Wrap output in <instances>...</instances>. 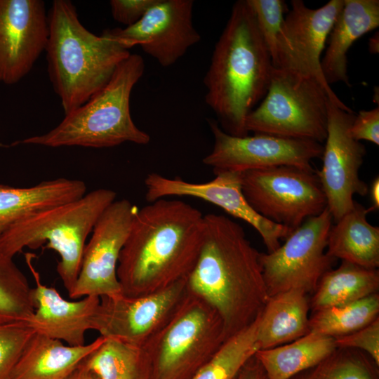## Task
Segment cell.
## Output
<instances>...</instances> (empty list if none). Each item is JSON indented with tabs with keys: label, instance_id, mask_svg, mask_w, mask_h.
Instances as JSON below:
<instances>
[{
	"label": "cell",
	"instance_id": "obj_10",
	"mask_svg": "<svg viewBox=\"0 0 379 379\" xmlns=\"http://www.w3.org/2000/svg\"><path fill=\"white\" fill-rule=\"evenodd\" d=\"M333 218L326 208L307 219L270 253H260L259 260L269 298L291 289L313 293L321 277L336 259L326 251Z\"/></svg>",
	"mask_w": 379,
	"mask_h": 379
},
{
	"label": "cell",
	"instance_id": "obj_30",
	"mask_svg": "<svg viewBox=\"0 0 379 379\" xmlns=\"http://www.w3.org/2000/svg\"><path fill=\"white\" fill-rule=\"evenodd\" d=\"M257 319L228 339L214 357L191 379H233L259 350Z\"/></svg>",
	"mask_w": 379,
	"mask_h": 379
},
{
	"label": "cell",
	"instance_id": "obj_16",
	"mask_svg": "<svg viewBox=\"0 0 379 379\" xmlns=\"http://www.w3.org/2000/svg\"><path fill=\"white\" fill-rule=\"evenodd\" d=\"M192 0H158L135 25L103 34L127 49L139 45L164 67L174 65L201 35L192 22Z\"/></svg>",
	"mask_w": 379,
	"mask_h": 379
},
{
	"label": "cell",
	"instance_id": "obj_3",
	"mask_svg": "<svg viewBox=\"0 0 379 379\" xmlns=\"http://www.w3.org/2000/svg\"><path fill=\"white\" fill-rule=\"evenodd\" d=\"M273 65L246 0L236 1L204 79L205 101L225 133L248 135L246 119L265 97Z\"/></svg>",
	"mask_w": 379,
	"mask_h": 379
},
{
	"label": "cell",
	"instance_id": "obj_6",
	"mask_svg": "<svg viewBox=\"0 0 379 379\" xmlns=\"http://www.w3.org/2000/svg\"><path fill=\"white\" fill-rule=\"evenodd\" d=\"M116 197L112 190L97 189L36 213L0 234V251L13 258L25 247L36 248L47 242L46 248L60 255L56 270L69 295L79 274L86 239Z\"/></svg>",
	"mask_w": 379,
	"mask_h": 379
},
{
	"label": "cell",
	"instance_id": "obj_14",
	"mask_svg": "<svg viewBox=\"0 0 379 379\" xmlns=\"http://www.w3.org/2000/svg\"><path fill=\"white\" fill-rule=\"evenodd\" d=\"M138 208L127 199L114 201L97 220L86 244L72 298L122 294L117 277L121 251Z\"/></svg>",
	"mask_w": 379,
	"mask_h": 379
},
{
	"label": "cell",
	"instance_id": "obj_23",
	"mask_svg": "<svg viewBox=\"0 0 379 379\" xmlns=\"http://www.w3.org/2000/svg\"><path fill=\"white\" fill-rule=\"evenodd\" d=\"M310 299L302 290L291 289L270 296L258 320L259 350L275 347L307 334Z\"/></svg>",
	"mask_w": 379,
	"mask_h": 379
},
{
	"label": "cell",
	"instance_id": "obj_36",
	"mask_svg": "<svg viewBox=\"0 0 379 379\" xmlns=\"http://www.w3.org/2000/svg\"><path fill=\"white\" fill-rule=\"evenodd\" d=\"M350 134L357 141L366 140L379 145V107L361 110L355 114Z\"/></svg>",
	"mask_w": 379,
	"mask_h": 379
},
{
	"label": "cell",
	"instance_id": "obj_33",
	"mask_svg": "<svg viewBox=\"0 0 379 379\" xmlns=\"http://www.w3.org/2000/svg\"><path fill=\"white\" fill-rule=\"evenodd\" d=\"M35 333L27 324L0 325V379H9L25 347Z\"/></svg>",
	"mask_w": 379,
	"mask_h": 379
},
{
	"label": "cell",
	"instance_id": "obj_32",
	"mask_svg": "<svg viewBox=\"0 0 379 379\" xmlns=\"http://www.w3.org/2000/svg\"><path fill=\"white\" fill-rule=\"evenodd\" d=\"M257 26L270 54L272 65L277 62L284 13L287 6L283 0H246Z\"/></svg>",
	"mask_w": 379,
	"mask_h": 379
},
{
	"label": "cell",
	"instance_id": "obj_27",
	"mask_svg": "<svg viewBox=\"0 0 379 379\" xmlns=\"http://www.w3.org/2000/svg\"><path fill=\"white\" fill-rule=\"evenodd\" d=\"M84 363L100 379H149V366L142 346L105 338Z\"/></svg>",
	"mask_w": 379,
	"mask_h": 379
},
{
	"label": "cell",
	"instance_id": "obj_37",
	"mask_svg": "<svg viewBox=\"0 0 379 379\" xmlns=\"http://www.w3.org/2000/svg\"><path fill=\"white\" fill-rule=\"evenodd\" d=\"M233 379H267V377L262 366L253 355Z\"/></svg>",
	"mask_w": 379,
	"mask_h": 379
},
{
	"label": "cell",
	"instance_id": "obj_24",
	"mask_svg": "<svg viewBox=\"0 0 379 379\" xmlns=\"http://www.w3.org/2000/svg\"><path fill=\"white\" fill-rule=\"evenodd\" d=\"M368 208L355 201L353 208L332 225L327 237L329 256L366 268H378L379 228L368 222Z\"/></svg>",
	"mask_w": 379,
	"mask_h": 379
},
{
	"label": "cell",
	"instance_id": "obj_17",
	"mask_svg": "<svg viewBox=\"0 0 379 379\" xmlns=\"http://www.w3.org/2000/svg\"><path fill=\"white\" fill-rule=\"evenodd\" d=\"M215 173V178L211 181L191 182L151 173L145 180L146 199L153 202L171 196L201 199L251 225L260 235L267 253L279 248L280 240L285 239L292 231L267 220L252 208L242 192L241 173L218 171Z\"/></svg>",
	"mask_w": 379,
	"mask_h": 379
},
{
	"label": "cell",
	"instance_id": "obj_39",
	"mask_svg": "<svg viewBox=\"0 0 379 379\" xmlns=\"http://www.w3.org/2000/svg\"><path fill=\"white\" fill-rule=\"evenodd\" d=\"M370 199L371 201V207L368 208V212L373 210L379 208V178L375 177L371 182L370 188H368Z\"/></svg>",
	"mask_w": 379,
	"mask_h": 379
},
{
	"label": "cell",
	"instance_id": "obj_29",
	"mask_svg": "<svg viewBox=\"0 0 379 379\" xmlns=\"http://www.w3.org/2000/svg\"><path fill=\"white\" fill-rule=\"evenodd\" d=\"M34 310L33 288L13 258L0 251V325L27 324Z\"/></svg>",
	"mask_w": 379,
	"mask_h": 379
},
{
	"label": "cell",
	"instance_id": "obj_34",
	"mask_svg": "<svg viewBox=\"0 0 379 379\" xmlns=\"http://www.w3.org/2000/svg\"><path fill=\"white\" fill-rule=\"evenodd\" d=\"M337 347L353 348L367 354L379 366V317L350 334L334 338Z\"/></svg>",
	"mask_w": 379,
	"mask_h": 379
},
{
	"label": "cell",
	"instance_id": "obj_2",
	"mask_svg": "<svg viewBox=\"0 0 379 379\" xmlns=\"http://www.w3.org/2000/svg\"><path fill=\"white\" fill-rule=\"evenodd\" d=\"M259 255L239 224L222 215H204L202 244L187 286L218 312L226 341L255 322L269 299Z\"/></svg>",
	"mask_w": 379,
	"mask_h": 379
},
{
	"label": "cell",
	"instance_id": "obj_4",
	"mask_svg": "<svg viewBox=\"0 0 379 379\" xmlns=\"http://www.w3.org/2000/svg\"><path fill=\"white\" fill-rule=\"evenodd\" d=\"M48 21V73L66 115L105 86L131 53L106 34L86 29L69 0H54Z\"/></svg>",
	"mask_w": 379,
	"mask_h": 379
},
{
	"label": "cell",
	"instance_id": "obj_20",
	"mask_svg": "<svg viewBox=\"0 0 379 379\" xmlns=\"http://www.w3.org/2000/svg\"><path fill=\"white\" fill-rule=\"evenodd\" d=\"M378 26V0H344L321 60L322 74L329 86L341 82L351 86L347 74L348 51L358 39Z\"/></svg>",
	"mask_w": 379,
	"mask_h": 379
},
{
	"label": "cell",
	"instance_id": "obj_38",
	"mask_svg": "<svg viewBox=\"0 0 379 379\" xmlns=\"http://www.w3.org/2000/svg\"><path fill=\"white\" fill-rule=\"evenodd\" d=\"M84 361V360H83ZM65 379H100L82 361Z\"/></svg>",
	"mask_w": 379,
	"mask_h": 379
},
{
	"label": "cell",
	"instance_id": "obj_12",
	"mask_svg": "<svg viewBox=\"0 0 379 379\" xmlns=\"http://www.w3.org/2000/svg\"><path fill=\"white\" fill-rule=\"evenodd\" d=\"M208 124L214 145L203 162L214 171L242 173L278 166L314 171L312 160L323 154L324 146L315 141L260 133L237 137L223 131L215 120H208Z\"/></svg>",
	"mask_w": 379,
	"mask_h": 379
},
{
	"label": "cell",
	"instance_id": "obj_7",
	"mask_svg": "<svg viewBox=\"0 0 379 379\" xmlns=\"http://www.w3.org/2000/svg\"><path fill=\"white\" fill-rule=\"evenodd\" d=\"M225 342L218 312L188 291L172 317L142 346L149 379H191Z\"/></svg>",
	"mask_w": 379,
	"mask_h": 379
},
{
	"label": "cell",
	"instance_id": "obj_13",
	"mask_svg": "<svg viewBox=\"0 0 379 379\" xmlns=\"http://www.w3.org/2000/svg\"><path fill=\"white\" fill-rule=\"evenodd\" d=\"M344 0H331L317 8L307 7L302 0H293L284 17L278 46L276 68L293 70L317 79L326 89L330 101L353 112L337 96L322 74L321 55Z\"/></svg>",
	"mask_w": 379,
	"mask_h": 379
},
{
	"label": "cell",
	"instance_id": "obj_19",
	"mask_svg": "<svg viewBox=\"0 0 379 379\" xmlns=\"http://www.w3.org/2000/svg\"><path fill=\"white\" fill-rule=\"evenodd\" d=\"M25 257L35 282V310L28 326L35 333L65 341L68 345H84L86 332L93 329L100 298L86 296L77 301L65 300L55 288L41 281L32 262L35 255L27 253Z\"/></svg>",
	"mask_w": 379,
	"mask_h": 379
},
{
	"label": "cell",
	"instance_id": "obj_5",
	"mask_svg": "<svg viewBox=\"0 0 379 379\" xmlns=\"http://www.w3.org/2000/svg\"><path fill=\"white\" fill-rule=\"evenodd\" d=\"M145 67L142 57L131 53L118 65L105 86L84 105L65 115L57 126L11 145L102 148L126 142L148 144L150 136L134 124L130 112L131 94Z\"/></svg>",
	"mask_w": 379,
	"mask_h": 379
},
{
	"label": "cell",
	"instance_id": "obj_11",
	"mask_svg": "<svg viewBox=\"0 0 379 379\" xmlns=\"http://www.w3.org/2000/svg\"><path fill=\"white\" fill-rule=\"evenodd\" d=\"M354 117V112L345 111L328 100L323 164L316 174L335 222L353 208L355 194L364 197L368 193V185L359 177L366 147L350 134Z\"/></svg>",
	"mask_w": 379,
	"mask_h": 379
},
{
	"label": "cell",
	"instance_id": "obj_22",
	"mask_svg": "<svg viewBox=\"0 0 379 379\" xmlns=\"http://www.w3.org/2000/svg\"><path fill=\"white\" fill-rule=\"evenodd\" d=\"M86 193L84 182L65 178L28 187L0 184V234L36 213L78 199Z\"/></svg>",
	"mask_w": 379,
	"mask_h": 379
},
{
	"label": "cell",
	"instance_id": "obj_28",
	"mask_svg": "<svg viewBox=\"0 0 379 379\" xmlns=\"http://www.w3.org/2000/svg\"><path fill=\"white\" fill-rule=\"evenodd\" d=\"M379 295L374 293L357 301L313 312L309 332L333 338L353 333L378 317Z\"/></svg>",
	"mask_w": 379,
	"mask_h": 379
},
{
	"label": "cell",
	"instance_id": "obj_31",
	"mask_svg": "<svg viewBox=\"0 0 379 379\" xmlns=\"http://www.w3.org/2000/svg\"><path fill=\"white\" fill-rule=\"evenodd\" d=\"M378 367L359 350L337 347L316 366L289 379H379Z\"/></svg>",
	"mask_w": 379,
	"mask_h": 379
},
{
	"label": "cell",
	"instance_id": "obj_35",
	"mask_svg": "<svg viewBox=\"0 0 379 379\" xmlns=\"http://www.w3.org/2000/svg\"><path fill=\"white\" fill-rule=\"evenodd\" d=\"M158 0H111L109 1L112 18L126 26L137 23Z\"/></svg>",
	"mask_w": 379,
	"mask_h": 379
},
{
	"label": "cell",
	"instance_id": "obj_25",
	"mask_svg": "<svg viewBox=\"0 0 379 379\" xmlns=\"http://www.w3.org/2000/svg\"><path fill=\"white\" fill-rule=\"evenodd\" d=\"M336 348L334 338L309 332L287 344L258 350L254 355L264 369L267 379H289L316 366Z\"/></svg>",
	"mask_w": 379,
	"mask_h": 379
},
{
	"label": "cell",
	"instance_id": "obj_1",
	"mask_svg": "<svg viewBox=\"0 0 379 379\" xmlns=\"http://www.w3.org/2000/svg\"><path fill=\"white\" fill-rule=\"evenodd\" d=\"M204 229L201 212L180 200L163 198L138 209L117 266L122 294L144 296L186 279L198 258Z\"/></svg>",
	"mask_w": 379,
	"mask_h": 379
},
{
	"label": "cell",
	"instance_id": "obj_9",
	"mask_svg": "<svg viewBox=\"0 0 379 379\" xmlns=\"http://www.w3.org/2000/svg\"><path fill=\"white\" fill-rule=\"evenodd\" d=\"M243 194L252 208L291 231L327 207L315 171L278 166L241 173Z\"/></svg>",
	"mask_w": 379,
	"mask_h": 379
},
{
	"label": "cell",
	"instance_id": "obj_15",
	"mask_svg": "<svg viewBox=\"0 0 379 379\" xmlns=\"http://www.w3.org/2000/svg\"><path fill=\"white\" fill-rule=\"evenodd\" d=\"M188 291L186 279L144 296L101 297L93 330L105 338L143 346L172 317Z\"/></svg>",
	"mask_w": 379,
	"mask_h": 379
},
{
	"label": "cell",
	"instance_id": "obj_21",
	"mask_svg": "<svg viewBox=\"0 0 379 379\" xmlns=\"http://www.w3.org/2000/svg\"><path fill=\"white\" fill-rule=\"evenodd\" d=\"M105 338L79 346L35 333L25 347L9 379H65Z\"/></svg>",
	"mask_w": 379,
	"mask_h": 379
},
{
	"label": "cell",
	"instance_id": "obj_26",
	"mask_svg": "<svg viewBox=\"0 0 379 379\" xmlns=\"http://www.w3.org/2000/svg\"><path fill=\"white\" fill-rule=\"evenodd\" d=\"M379 290V271L342 261L335 270L331 269L321 278L310 299L313 312L352 302Z\"/></svg>",
	"mask_w": 379,
	"mask_h": 379
},
{
	"label": "cell",
	"instance_id": "obj_40",
	"mask_svg": "<svg viewBox=\"0 0 379 379\" xmlns=\"http://www.w3.org/2000/svg\"><path fill=\"white\" fill-rule=\"evenodd\" d=\"M368 50L372 54H377L379 52V35L376 32L372 37L369 39Z\"/></svg>",
	"mask_w": 379,
	"mask_h": 379
},
{
	"label": "cell",
	"instance_id": "obj_8",
	"mask_svg": "<svg viewBox=\"0 0 379 379\" xmlns=\"http://www.w3.org/2000/svg\"><path fill=\"white\" fill-rule=\"evenodd\" d=\"M328 100L314 78L273 67L265 97L246 117V131L321 144L327 135Z\"/></svg>",
	"mask_w": 379,
	"mask_h": 379
},
{
	"label": "cell",
	"instance_id": "obj_18",
	"mask_svg": "<svg viewBox=\"0 0 379 379\" xmlns=\"http://www.w3.org/2000/svg\"><path fill=\"white\" fill-rule=\"evenodd\" d=\"M41 0H0V83L13 84L32 69L47 44Z\"/></svg>",
	"mask_w": 379,
	"mask_h": 379
}]
</instances>
